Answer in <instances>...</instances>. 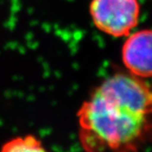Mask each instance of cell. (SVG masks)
Listing matches in <instances>:
<instances>
[{
	"label": "cell",
	"mask_w": 152,
	"mask_h": 152,
	"mask_svg": "<svg viewBox=\"0 0 152 152\" xmlns=\"http://www.w3.org/2000/svg\"><path fill=\"white\" fill-rule=\"evenodd\" d=\"M152 97L144 79L115 73L80 106L79 140L86 152H137L151 130Z\"/></svg>",
	"instance_id": "cell-1"
},
{
	"label": "cell",
	"mask_w": 152,
	"mask_h": 152,
	"mask_svg": "<svg viewBox=\"0 0 152 152\" xmlns=\"http://www.w3.org/2000/svg\"><path fill=\"white\" fill-rule=\"evenodd\" d=\"M0 152H50L35 136L14 137L6 142Z\"/></svg>",
	"instance_id": "cell-4"
},
{
	"label": "cell",
	"mask_w": 152,
	"mask_h": 152,
	"mask_svg": "<svg viewBox=\"0 0 152 152\" xmlns=\"http://www.w3.org/2000/svg\"><path fill=\"white\" fill-rule=\"evenodd\" d=\"M122 47V61L128 72L141 79L151 76L150 29L131 32Z\"/></svg>",
	"instance_id": "cell-3"
},
{
	"label": "cell",
	"mask_w": 152,
	"mask_h": 152,
	"mask_svg": "<svg viewBox=\"0 0 152 152\" xmlns=\"http://www.w3.org/2000/svg\"><path fill=\"white\" fill-rule=\"evenodd\" d=\"M139 0H91L89 13L94 27L114 38L128 36L137 26Z\"/></svg>",
	"instance_id": "cell-2"
}]
</instances>
